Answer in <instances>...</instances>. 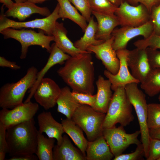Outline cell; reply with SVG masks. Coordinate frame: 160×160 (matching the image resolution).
Here are the masks:
<instances>
[{"mask_svg": "<svg viewBox=\"0 0 160 160\" xmlns=\"http://www.w3.org/2000/svg\"><path fill=\"white\" fill-rule=\"evenodd\" d=\"M50 55L44 67L38 72L36 79L33 87L29 91V94L24 103L31 101L34 94L42 79L48 70L52 66L57 64L62 65L68 60L71 56L61 50L56 45L53 43L51 46Z\"/></svg>", "mask_w": 160, "mask_h": 160, "instance_id": "obj_17", "label": "cell"}, {"mask_svg": "<svg viewBox=\"0 0 160 160\" xmlns=\"http://www.w3.org/2000/svg\"><path fill=\"white\" fill-rule=\"evenodd\" d=\"M147 124L148 129L160 127V104H148Z\"/></svg>", "mask_w": 160, "mask_h": 160, "instance_id": "obj_32", "label": "cell"}, {"mask_svg": "<svg viewBox=\"0 0 160 160\" xmlns=\"http://www.w3.org/2000/svg\"><path fill=\"white\" fill-rule=\"evenodd\" d=\"M115 14L121 27H138L150 21V12L140 4L134 6L125 1L117 7Z\"/></svg>", "mask_w": 160, "mask_h": 160, "instance_id": "obj_10", "label": "cell"}, {"mask_svg": "<svg viewBox=\"0 0 160 160\" xmlns=\"http://www.w3.org/2000/svg\"><path fill=\"white\" fill-rule=\"evenodd\" d=\"M153 32V25L150 21L138 27L125 26L115 28L112 33L113 38L112 47L116 51L126 49L132 39L138 36H142L144 39L147 38Z\"/></svg>", "mask_w": 160, "mask_h": 160, "instance_id": "obj_12", "label": "cell"}, {"mask_svg": "<svg viewBox=\"0 0 160 160\" xmlns=\"http://www.w3.org/2000/svg\"><path fill=\"white\" fill-rule=\"evenodd\" d=\"M39 127L38 131L41 133H46L48 137L57 140V144H60L63 140V134L65 132L63 125L56 121L50 112H43L38 116Z\"/></svg>", "mask_w": 160, "mask_h": 160, "instance_id": "obj_18", "label": "cell"}, {"mask_svg": "<svg viewBox=\"0 0 160 160\" xmlns=\"http://www.w3.org/2000/svg\"><path fill=\"white\" fill-rule=\"evenodd\" d=\"M129 52V50L126 49L116 51L117 57L120 61V66L116 74H113L106 70L104 71V75L111 83V88L113 91H115L119 87H124L129 84L140 83L133 77L129 71L127 63Z\"/></svg>", "mask_w": 160, "mask_h": 160, "instance_id": "obj_15", "label": "cell"}, {"mask_svg": "<svg viewBox=\"0 0 160 160\" xmlns=\"http://www.w3.org/2000/svg\"><path fill=\"white\" fill-rule=\"evenodd\" d=\"M92 53L87 52L71 57L57 73L72 92L93 95L95 72Z\"/></svg>", "mask_w": 160, "mask_h": 160, "instance_id": "obj_1", "label": "cell"}, {"mask_svg": "<svg viewBox=\"0 0 160 160\" xmlns=\"http://www.w3.org/2000/svg\"><path fill=\"white\" fill-rule=\"evenodd\" d=\"M124 127L120 125L103 129V135L114 157L122 154L130 145H137L141 143L138 138L140 134V130L128 134Z\"/></svg>", "mask_w": 160, "mask_h": 160, "instance_id": "obj_9", "label": "cell"}, {"mask_svg": "<svg viewBox=\"0 0 160 160\" xmlns=\"http://www.w3.org/2000/svg\"><path fill=\"white\" fill-rule=\"evenodd\" d=\"M140 83L141 88L148 95L152 97L157 95L160 92V69L151 68Z\"/></svg>", "mask_w": 160, "mask_h": 160, "instance_id": "obj_29", "label": "cell"}, {"mask_svg": "<svg viewBox=\"0 0 160 160\" xmlns=\"http://www.w3.org/2000/svg\"><path fill=\"white\" fill-rule=\"evenodd\" d=\"M138 84L136 83L129 84L126 85L124 88L137 117L140 131L141 142L144 148L145 157L146 159L148 155L150 139L147 124L148 104L145 95L138 88Z\"/></svg>", "mask_w": 160, "mask_h": 160, "instance_id": "obj_6", "label": "cell"}, {"mask_svg": "<svg viewBox=\"0 0 160 160\" xmlns=\"http://www.w3.org/2000/svg\"><path fill=\"white\" fill-rule=\"evenodd\" d=\"M60 6L59 15L63 20L68 19L78 25L83 32L85 30L88 24L85 18L78 12L68 0H57Z\"/></svg>", "mask_w": 160, "mask_h": 160, "instance_id": "obj_27", "label": "cell"}, {"mask_svg": "<svg viewBox=\"0 0 160 160\" xmlns=\"http://www.w3.org/2000/svg\"><path fill=\"white\" fill-rule=\"evenodd\" d=\"M38 72L36 67L31 66L18 81L2 86L0 89V107L11 109L22 104L26 92L36 81Z\"/></svg>", "mask_w": 160, "mask_h": 160, "instance_id": "obj_4", "label": "cell"}, {"mask_svg": "<svg viewBox=\"0 0 160 160\" xmlns=\"http://www.w3.org/2000/svg\"><path fill=\"white\" fill-rule=\"evenodd\" d=\"M158 98L159 101L160 102V95L159 96Z\"/></svg>", "mask_w": 160, "mask_h": 160, "instance_id": "obj_49", "label": "cell"}, {"mask_svg": "<svg viewBox=\"0 0 160 160\" xmlns=\"http://www.w3.org/2000/svg\"><path fill=\"white\" fill-rule=\"evenodd\" d=\"M105 115L89 105L81 104L71 119L85 132L88 141H92L103 135V126Z\"/></svg>", "mask_w": 160, "mask_h": 160, "instance_id": "obj_5", "label": "cell"}, {"mask_svg": "<svg viewBox=\"0 0 160 160\" xmlns=\"http://www.w3.org/2000/svg\"><path fill=\"white\" fill-rule=\"evenodd\" d=\"M16 3H20L25 2L27 1V0H14Z\"/></svg>", "mask_w": 160, "mask_h": 160, "instance_id": "obj_48", "label": "cell"}, {"mask_svg": "<svg viewBox=\"0 0 160 160\" xmlns=\"http://www.w3.org/2000/svg\"><path fill=\"white\" fill-rule=\"evenodd\" d=\"M57 111L71 119L74 112L81 104L73 96L70 88L65 86L61 88L57 102Z\"/></svg>", "mask_w": 160, "mask_h": 160, "instance_id": "obj_25", "label": "cell"}, {"mask_svg": "<svg viewBox=\"0 0 160 160\" xmlns=\"http://www.w3.org/2000/svg\"><path fill=\"white\" fill-rule=\"evenodd\" d=\"M160 158V140L150 138L147 160H158Z\"/></svg>", "mask_w": 160, "mask_h": 160, "instance_id": "obj_38", "label": "cell"}, {"mask_svg": "<svg viewBox=\"0 0 160 160\" xmlns=\"http://www.w3.org/2000/svg\"><path fill=\"white\" fill-rule=\"evenodd\" d=\"M89 3L92 12L102 14L114 15L118 7L109 0H89Z\"/></svg>", "mask_w": 160, "mask_h": 160, "instance_id": "obj_31", "label": "cell"}, {"mask_svg": "<svg viewBox=\"0 0 160 160\" xmlns=\"http://www.w3.org/2000/svg\"><path fill=\"white\" fill-rule=\"evenodd\" d=\"M146 49L151 68L160 69V50L149 47L147 48Z\"/></svg>", "mask_w": 160, "mask_h": 160, "instance_id": "obj_39", "label": "cell"}, {"mask_svg": "<svg viewBox=\"0 0 160 160\" xmlns=\"http://www.w3.org/2000/svg\"><path fill=\"white\" fill-rule=\"evenodd\" d=\"M67 32L63 23L56 22L52 35L54 37L55 43L59 48L71 57L77 56L88 52L83 51L76 48L67 36Z\"/></svg>", "mask_w": 160, "mask_h": 160, "instance_id": "obj_21", "label": "cell"}, {"mask_svg": "<svg viewBox=\"0 0 160 160\" xmlns=\"http://www.w3.org/2000/svg\"><path fill=\"white\" fill-rule=\"evenodd\" d=\"M3 6L1 7L0 16V31L7 28H36L42 31L47 35L52 36V31L57 20L60 18L59 15L60 6L58 3L49 16L43 18L36 19L24 22H17L7 18L4 13Z\"/></svg>", "mask_w": 160, "mask_h": 160, "instance_id": "obj_8", "label": "cell"}, {"mask_svg": "<svg viewBox=\"0 0 160 160\" xmlns=\"http://www.w3.org/2000/svg\"><path fill=\"white\" fill-rule=\"evenodd\" d=\"M92 14L97 20V27L96 34L97 39L106 41L111 38L113 30L120 23L115 14L109 15L92 12Z\"/></svg>", "mask_w": 160, "mask_h": 160, "instance_id": "obj_23", "label": "cell"}, {"mask_svg": "<svg viewBox=\"0 0 160 160\" xmlns=\"http://www.w3.org/2000/svg\"><path fill=\"white\" fill-rule=\"evenodd\" d=\"M48 0H27V1L34 4H41Z\"/></svg>", "mask_w": 160, "mask_h": 160, "instance_id": "obj_47", "label": "cell"}, {"mask_svg": "<svg viewBox=\"0 0 160 160\" xmlns=\"http://www.w3.org/2000/svg\"><path fill=\"white\" fill-rule=\"evenodd\" d=\"M113 4L118 7L126 0H109Z\"/></svg>", "mask_w": 160, "mask_h": 160, "instance_id": "obj_46", "label": "cell"}, {"mask_svg": "<svg viewBox=\"0 0 160 160\" xmlns=\"http://www.w3.org/2000/svg\"><path fill=\"white\" fill-rule=\"evenodd\" d=\"M150 21L153 25V33L160 35V3L151 9L150 12Z\"/></svg>", "mask_w": 160, "mask_h": 160, "instance_id": "obj_36", "label": "cell"}, {"mask_svg": "<svg viewBox=\"0 0 160 160\" xmlns=\"http://www.w3.org/2000/svg\"><path fill=\"white\" fill-rule=\"evenodd\" d=\"M80 12L81 15L88 22L91 17V10L89 0H68Z\"/></svg>", "mask_w": 160, "mask_h": 160, "instance_id": "obj_34", "label": "cell"}, {"mask_svg": "<svg viewBox=\"0 0 160 160\" xmlns=\"http://www.w3.org/2000/svg\"><path fill=\"white\" fill-rule=\"evenodd\" d=\"M96 84L97 92L93 108L97 112L106 114L113 96L111 83L108 79H105L100 75L98 76Z\"/></svg>", "mask_w": 160, "mask_h": 160, "instance_id": "obj_20", "label": "cell"}, {"mask_svg": "<svg viewBox=\"0 0 160 160\" xmlns=\"http://www.w3.org/2000/svg\"><path fill=\"white\" fill-rule=\"evenodd\" d=\"M55 139L45 137L38 131L37 146L35 154L39 160H53Z\"/></svg>", "mask_w": 160, "mask_h": 160, "instance_id": "obj_30", "label": "cell"}, {"mask_svg": "<svg viewBox=\"0 0 160 160\" xmlns=\"http://www.w3.org/2000/svg\"><path fill=\"white\" fill-rule=\"evenodd\" d=\"M86 152L87 160H111L114 157L103 135L88 141Z\"/></svg>", "mask_w": 160, "mask_h": 160, "instance_id": "obj_24", "label": "cell"}, {"mask_svg": "<svg viewBox=\"0 0 160 160\" xmlns=\"http://www.w3.org/2000/svg\"><path fill=\"white\" fill-rule=\"evenodd\" d=\"M39 159L34 154L11 157L8 160H37Z\"/></svg>", "mask_w": 160, "mask_h": 160, "instance_id": "obj_43", "label": "cell"}, {"mask_svg": "<svg viewBox=\"0 0 160 160\" xmlns=\"http://www.w3.org/2000/svg\"><path fill=\"white\" fill-rule=\"evenodd\" d=\"M113 38L112 36L109 39L97 45H92L87 48V51L95 54L96 57L100 60L106 70L113 75L118 72L120 61L116 51L113 48Z\"/></svg>", "mask_w": 160, "mask_h": 160, "instance_id": "obj_13", "label": "cell"}, {"mask_svg": "<svg viewBox=\"0 0 160 160\" xmlns=\"http://www.w3.org/2000/svg\"><path fill=\"white\" fill-rule=\"evenodd\" d=\"M72 95L80 104L87 105L93 108H94L96 102V94L93 95L72 92Z\"/></svg>", "mask_w": 160, "mask_h": 160, "instance_id": "obj_37", "label": "cell"}, {"mask_svg": "<svg viewBox=\"0 0 160 160\" xmlns=\"http://www.w3.org/2000/svg\"><path fill=\"white\" fill-rule=\"evenodd\" d=\"M127 63L132 76L140 83L145 80L151 69L146 49L136 48L129 50Z\"/></svg>", "mask_w": 160, "mask_h": 160, "instance_id": "obj_16", "label": "cell"}, {"mask_svg": "<svg viewBox=\"0 0 160 160\" xmlns=\"http://www.w3.org/2000/svg\"><path fill=\"white\" fill-rule=\"evenodd\" d=\"M149 134L151 138L160 140V127L149 129Z\"/></svg>", "mask_w": 160, "mask_h": 160, "instance_id": "obj_44", "label": "cell"}, {"mask_svg": "<svg viewBox=\"0 0 160 160\" xmlns=\"http://www.w3.org/2000/svg\"><path fill=\"white\" fill-rule=\"evenodd\" d=\"M0 66L9 68L14 70H18L21 68V67L17 65L16 62L8 60L2 56L0 57Z\"/></svg>", "mask_w": 160, "mask_h": 160, "instance_id": "obj_42", "label": "cell"}, {"mask_svg": "<svg viewBox=\"0 0 160 160\" xmlns=\"http://www.w3.org/2000/svg\"><path fill=\"white\" fill-rule=\"evenodd\" d=\"M7 128L0 123V160H4L8 152L6 138Z\"/></svg>", "mask_w": 160, "mask_h": 160, "instance_id": "obj_40", "label": "cell"}, {"mask_svg": "<svg viewBox=\"0 0 160 160\" xmlns=\"http://www.w3.org/2000/svg\"><path fill=\"white\" fill-rule=\"evenodd\" d=\"M145 156L143 146L142 143L137 145L135 151L131 153L122 154L114 157L113 160H137Z\"/></svg>", "mask_w": 160, "mask_h": 160, "instance_id": "obj_35", "label": "cell"}, {"mask_svg": "<svg viewBox=\"0 0 160 160\" xmlns=\"http://www.w3.org/2000/svg\"><path fill=\"white\" fill-rule=\"evenodd\" d=\"M94 16H92L88 22L84 35L74 43L75 46L81 51H87V49L89 46L99 44L105 41L96 38L97 23L94 20Z\"/></svg>", "mask_w": 160, "mask_h": 160, "instance_id": "obj_28", "label": "cell"}, {"mask_svg": "<svg viewBox=\"0 0 160 160\" xmlns=\"http://www.w3.org/2000/svg\"><path fill=\"white\" fill-rule=\"evenodd\" d=\"M61 89L55 82L49 78H44L38 86L33 97L36 101L47 110L57 104Z\"/></svg>", "mask_w": 160, "mask_h": 160, "instance_id": "obj_14", "label": "cell"}, {"mask_svg": "<svg viewBox=\"0 0 160 160\" xmlns=\"http://www.w3.org/2000/svg\"><path fill=\"white\" fill-rule=\"evenodd\" d=\"M39 109L38 104L31 101L23 103L10 110L2 108L0 111V123L7 129L33 118Z\"/></svg>", "mask_w": 160, "mask_h": 160, "instance_id": "obj_11", "label": "cell"}, {"mask_svg": "<svg viewBox=\"0 0 160 160\" xmlns=\"http://www.w3.org/2000/svg\"><path fill=\"white\" fill-rule=\"evenodd\" d=\"M0 2L3 3L8 9L11 8L15 3L12 0H0Z\"/></svg>", "mask_w": 160, "mask_h": 160, "instance_id": "obj_45", "label": "cell"}, {"mask_svg": "<svg viewBox=\"0 0 160 160\" xmlns=\"http://www.w3.org/2000/svg\"><path fill=\"white\" fill-rule=\"evenodd\" d=\"M53 160H86V156L72 144L68 135H64L60 145L53 149Z\"/></svg>", "mask_w": 160, "mask_h": 160, "instance_id": "obj_22", "label": "cell"}, {"mask_svg": "<svg viewBox=\"0 0 160 160\" xmlns=\"http://www.w3.org/2000/svg\"><path fill=\"white\" fill-rule=\"evenodd\" d=\"M38 130L34 118L7 129L8 152L11 157L35 154Z\"/></svg>", "mask_w": 160, "mask_h": 160, "instance_id": "obj_2", "label": "cell"}, {"mask_svg": "<svg viewBox=\"0 0 160 160\" xmlns=\"http://www.w3.org/2000/svg\"><path fill=\"white\" fill-rule=\"evenodd\" d=\"M126 1L134 6L141 4L145 6L150 12L153 7L160 3V0H126Z\"/></svg>", "mask_w": 160, "mask_h": 160, "instance_id": "obj_41", "label": "cell"}, {"mask_svg": "<svg viewBox=\"0 0 160 160\" xmlns=\"http://www.w3.org/2000/svg\"><path fill=\"white\" fill-rule=\"evenodd\" d=\"M38 14L47 17L51 14L47 7H39L35 4L28 1L15 3L12 6L4 13L7 17H12L23 21L33 14Z\"/></svg>", "mask_w": 160, "mask_h": 160, "instance_id": "obj_19", "label": "cell"}, {"mask_svg": "<svg viewBox=\"0 0 160 160\" xmlns=\"http://www.w3.org/2000/svg\"><path fill=\"white\" fill-rule=\"evenodd\" d=\"M0 32L4 39L12 38L20 43L21 46L20 56L21 59L26 58L28 48L31 45L40 46L49 53L50 42L54 40L53 36L47 35L42 31L37 32L31 29L17 30L12 28H7Z\"/></svg>", "mask_w": 160, "mask_h": 160, "instance_id": "obj_7", "label": "cell"}, {"mask_svg": "<svg viewBox=\"0 0 160 160\" xmlns=\"http://www.w3.org/2000/svg\"><path fill=\"white\" fill-rule=\"evenodd\" d=\"M134 45L138 48L146 49L148 47L155 49H160V35L153 33L148 37L135 41Z\"/></svg>", "mask_w": 160, "mask_h": 160, "instance_id": "obj_33", "label": "cell"}, {"mask_svg": "<svg viewBox=\"0 0 160 160\" xmlns=\"http://www.w3.org/2000/svg\"><path fill=\"white\" fill-rule=\"evenodd\" d=\"M65 132L71 139L75 144L85 156L88 141L84 136L81 128L71 119L67 118L61 121Z\"/></svg>", "mask_w": 160, "mask_h": 160, "instance_id": "obj_26", "label": "cell"}, {"mask_svg": "<svg viewBox=\"0 0 160 160\" xmlns=\"http://www.w3.org/2000/svg\"><path fill=\"white\" fill-rule=\"evenodd\" d=\"M132 105L124 87L114 91L103 124V129L112 127L119 123L125 127L133 121Z\"/></svg>", "mask_w": 160, "mask_h": 160, "instance_id": "obj_3", "label": "cell"}, {"mask_svg": "<svg viewBox=\"0 0 160 160\" xmlns=\"http://www.w3.org/2000/svg\"><path fill=\"white\" fill-rule=\"evenodd\" d=\"M158 160H160V158L158 159Z\"/></svg>", "mask_w": 160, "mask_h": 160, "instance_id": "obj_50", "label": "cell"}]
</instances>
